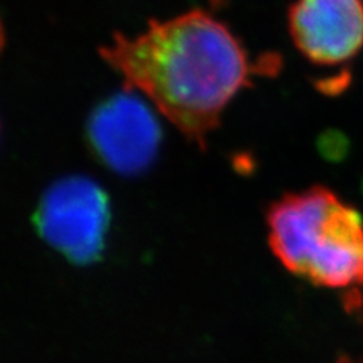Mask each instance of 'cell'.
<instances>
[{
    "label": "cell",
    "instance_id": "1",
    "mask_svg": "<svg viewBox=\"0 0 363 363\" xmlns=\"http://www.w3.org/2000/svg\"><path fill=\"white\" fill-rule=\"evenodd\" d=\"M100 55L201 149L230 101L264 73L230 29L200 9L152 21L135 38L116 35Z\"/></svg>",
    "mask_w": 363,
    "mask_h": 363
},
{
    "label": "cell",
    "instance_id": "2",
    "mask_svg": "<svg viewBox=\"0 0 363 363\" xmlns=\"http://www.w3.org/2000/svg\"><path fill=\"white\" fill-rule=\"evenodd\" d=\"M268 245L280 265L315 286L363 288V217L330 188L289 192L267 211Z\"/></svg>",
    "mask_w": 363,
    "mask_h": 363
},
{
    "label": "cell",
    "instance_id": "3",
    "mask_svg": "<svg viewBox=\"0 0 363 363\" xmlns=\"http://www.w3.org/2000/svg\"><path fill=\"white\" fill-rule=\"evenodd\" d=\"M33 223L43 240L68 262L96 264L106 247L109 196L91 177L67 176L44 192Z\"/></svg>",
    "mask_w": 363,
    "mask_h": 363
},
{
    "label": "cell",
    "instance_id": "4",
    "mask_svg": "<svg viewBox=\"0 0 363 363\" xmlns=\"http://www.w3.org/2000/svg\"><path fill=\"white\" fill-rule=\"evenodd\" d=\"M86 138L105 167L121 176H136L155 162L162 130L153 111L126 88L91 112Z\"/></svg>",
    "mask_w": 363,
    "mask_h": 363
},
{
    "label": "cell",
    "instance_id": "5",
    "mask_svg": "<svg viewBox=\"0 0 363 363\" xmlns=\"http://www.w3.org/2000/svg\"><path fill=\"white\" fill-rule=\"evenodd\" d=\"M289 33L295 48L318 67H339L363 49V0H295Z\"/></svg>",
    "mask_w": 363,
    "mask_h": 363
},
{
    "label": "cell",
    "instance_id": "6",
    "mask_svg": "<svg viewBox=\"0 0 363 363\" xmlns=\"http://www.w3.org/2000/svg\"><path fill=\"white\" fill-rule=\"evenodd\" d=\"M4 41H5L4 28H2V21H0V52H2V49H4Z\"/></svg>",
    "mask_w": 363,
    "mask_h": 363
},
{
    "label": "cell",
    "instance_id": "7",
    "mask_svg": "<svg viewBox=\"0 0 363 363\" xmlns=\"http://www.w3.org/2000/svg\"><path fill=\"white\" fill-rule=\"evenodd\" d=\"M224 2H225V0H211V4L213 6H221Z\"/></svg>",
    "mask_w": 363,
    "mask_h": 363
}]
</instances>
